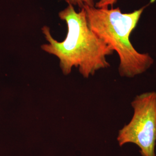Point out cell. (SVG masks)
<instances>
[{
	"label": "cell",
	"instance_id": "3",
	"mask_svg": "<svg viewBox=\"0 0 156 156\" xmlns=\"http://www.w3.org/2000/svg\"><path fill=\"white\" fill-rule=\"evenodd\" d=\"M131 105L134 114L128 124L119 131L120 146L134 144L140 149L142 156H155L156 145V92L137 95Z\"/></svg>",
	"mask_w": 156,
	"mask_h": 156
},
{
	"label": "cell",
	"instance_id": "5",
	"mask_svg": "<svg viewBox=\"0 0 156 156\" xmlns=\"http://www.w3.org/2000/svg\"><path fill=\"white\" fill-rule=\"evenodd\" d=\"M119 0H97L95 7L98 8H108L116 4Z\"/></svg>",
	"mask_w": 156,
	"mask_h": 156
},
{
	"label": "cell",
	"instance_id": "2",
	"mask_svg": "<svg viewBox=\"0 0 156 156\" xmlns=\"http://www.w3.org/2000/svg\"><path fill=\"white\" fill-rule=\"evenodd\" d=\"M146 7L144 6L128 13H123L120 8H84L90 28L117 53L118 71L121 76L134 78L146 72L153 64L152 57L136 50L130 40L131 34Z\"/></svg>",
	"mask_w": 156,
	"mask_h": 156
},
{
	"label": "cell",
	"instance_id": "4",
	"mask_svg": "<svg viewBox=\"0 0 156 156\" xmlns=\"http://www.w3.org/2000/svg\"><path fill=\"white\" fill-rule=\"evenodd\" d=\"M68 5H71L73 6H78L82 9L84 7L95 6L97 0H64Z\"/></svg>",
	"mask_w": 156,
	"mask_h": 156
},
{
	"label": "cell",
	"instance_id": "1",
	"mask_svg": "<svg viewBox=\"0 0 156 156\" xmlns=\"http://www.w3.org/2000/svg\"><path fill=\"white\" fill-rule=\"evenodd\" d=\"M67 25L65 39L56 40L47 26L42 28L47 43L41 46L45 52L56 56L64 75L78 68L84 78H89L97 71L110 66L107 57L113 51L90 28L84 8L77 12L75 6L68 5L58 13Z\"/></svg>",
	"mask_w": 156,
	"mask_h": 156
}]
</instances>
